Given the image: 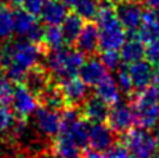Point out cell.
<instances>
[{"label":"cell","mask_w":159,"mask_h":158,"mask_svg":"<svg viewBox=\"0 0 159 158\" xmlns=\"http://www.w3.org/2000/svg\"><path fill=\"white\" fill-rule=\"evenodd\" d=\"M152 158H154V157H152Z\"/></svg>","instance_id":"cell-44"},{"label":"cell","mask_w":159,"mask_h":158,"mask_svg":"<svg viewBox=\"0 0 159 158\" xmlns=\"http://www.w3.org/2000/svg\"><path fill=\"white\" fill-rule=\"evenodd\" d=\"M3 50V69L8 66H15L28 71L30 67L38 63L39 57L46 55V50L42 45L30 41H20V40H7L2 48Z\"/></svg>","instance_id":"cell-2"},{"label":"cell","mask_w":159,"mask_h":158,"mask_svg":"<svg viewBox=\"0 0 159 158\" xmlns=\"http://www.w3.org/2000/svg\"><path fill=\"white\" fill-rule=\"evenodd\" d=\"M108 75V70L101 63V61L91 57L88 61H84L83 66L79 70V78L87 84V86L95 87L101 79Z\"/></svg>","instance_id":"cell-16"},{"label":"cell","mask_w":159,"mask_h":158,"mask_svg":"<svg viewBox=\"0 0 159 158\" xmlns=\"http://www.w3.org/2000/svg\"><path fill=\"white\" fill-rule=\"evenodd\" d=\"M59 88L67 107H80L88 98V86L80 78L72 77L59 81Z\"/></svg>","instance_id":"cell-8"},{"label":"cell","mask_w":159,"mask_h":158,"mask_svg":"<svg viewBox=\"0 0 159 158\" xmlns=\"http://www.w3.org/2000/svg\"><path fill=\"white\" fill-rule=\"evenodd\" d=\"M158 90L159 88L151 84L143 90L135 91L130 96L135 125L138 128H154L159 123V104L157 101Z\"/></svg>","instance_id":"cell-3"},{"label":"cell","mask_w":159,"mask_h":158,"mask_svg":"<svg viewBox=\"0 0 159 158\" xmlns=\"http://www.w3.org/2000/svg\"><path fill=\"white\" fill-rule=\"evenodd\" d=\"M152 70H154V67L146 59L145 61L141 59L130 63L129 74H130V78H132L134 91H139V90H143L147 86H150Z\"/></svg>","instance_id":"cell-17"},{"label":"cell","mask_w":159,"mask_h":158,"mask_svg":"<svg viewBox=\"0 0 159 158\" xmlns=\"http://www.w3.org/2000/svg\"><path fill=\"white\" fill-rule=\"evenodd\" d=\"M135 37H138L143 44L159 40V20L143 21L135 33Z\"/></svg>","instance_id":"cell-28"},{"label":"cell","mask_w":159,"mask_h":158,"mask_svg":"<svg viewBox=\"0 0 159 158\" xmlns=\"http://www.w3.org/2000/svg\"><path fill=\"white\" fill-rule=\"evenodd\" d=\"M61 25H62L61 30H62V35H63L65 45L71 46V45L76 42L79 35H80L83 25H84V20L75 12H71L66 16V19L63 20V22Z\"/></svg>","instance_id":"cell-22"},{"label":"cell","mask_w":159,"mask_h":158,"mask_svg":"<svg viewBox=\"0 0 159 158\" xmlns=\"http://www.w3.org/2000/svg\"><path fill=\"white\" fill-rule=\"evenodd\" d=\"M15 117L16 115L8 107L0 105V136L11 131V128H12L15 123Z\"/></svg>","instance_id":"cell-32"},{"label":"cell","mask_w":159,"mask_h":158,"mask_svg":"<svg viewBox=\"0 0 159 158\" xmlns=\"http://www.w3.org/2000/svg\"><path fill=\"white\" fill-rule=\"evenodd\" d=\"M82 116L89 124H101L105 123L109 115V105L104 103L98 96H91L84 100V103L79 107Z\"/></svg>","instance_id":"cell-14"},{"label":"cell","mask_w":159,"mask_h":158,"mask_svg":"<svg viewBox=\"0 0 159 158\" xmlns=\"http://www.w3.org/2000/svg\"><path fill=\"white\" fill-rule=\"evenodd\" d=\"M116 83L124 95L130 98L134 94V87H133L132 78H130V74H129V69H126L125 66H120L116 70Z\"/></svg>","instance_id":"cell-29"},{"label":"cell","mask_w":159,"mask_h":158,"mask_svg":"<svg viewBox=\"0 0 159 158\" xmlns=\"http://www.w3.org/2000/svg\"><path fill=\"white\" fill-rule=\"evenodd\" d=\"M115 144V132L108 127V124H93L89 128V146L104 153Z\"/></svg>","instance_id":"cell-15"},{"label":"cell","mask_w":159,"mask_h":158,"mask_svg":"<svg viewBox=\"0 0 159 158\" xmlns=\"http://www.w3.org/2000/svg\"><path fill=\"white\" fill-rule=\"evenodd\" d=\"M5 7V0H0V8Z\"/></svg>","instance_id":"cell-42"},{"label":"cell","mask_w":159,"mask_h":158,"mask_svg":"<svg viewBox=\"0 0 159 158\" xmlns=\"http://www.w3.org/2000/svg\"><path fill=\"white\" fill-rule=\"evenodd\" d=\"M95 95L99 99L103 100L104 103H107L108 105L113 107L117 103H120L121 91L116 83V79L108 74L95 86Z\"/></svg>","instance_id":"cell-18"},{"label":"cell","mask_w":159,"mask_h":158,"mask_svg":"<svg viewBox=\"0 0 159 158\" xmlns=\"http://www.w3.org/2000/svg\"><path fill=\"white\" fill-rule=\"evenodd\" d=\"M43 4H45V0H22L21 7H22V9H25L26 12H29L37 17V16L41 13Z\"/></svg>","instance_id":"cell-35"},{"label":"cell","mask_w":159,"mask_h":158,"mask_svg":"<svg viewBox=\"0 0 159 158\" xmlns=\"http://www.w3.org/2000/svg\"><path fill=\"white\" fill-rule=\"evenodd\" d=\"M104 2L107 3H109L112 5H120V4H124V3H128V2H132V0H104Z\"/></svg>","instance_id":"cell-40"},{"label":"cell","mask_w":159,"mask_h":158,"mask_svg":"<svg viewBox=\"0 0 159 158\" xmlns=\"http://www.w3.org/2000/svg\"><path fill=\"white\" fill-rule=\"evenodd\" d=\"M15 33L13 12L8 7L0 8V41L11 40Z\"/></svg>","instance_id":"cell-27"},{"label":"cell","mask_w":159,"mask_h":158,"mask_svg":"<svg viewBox=\"0 0 159 158\" xmlns=\"http://www.w3.org/2000/svg\"><path fill=\"white\" fill-rule=\"evenodd\" d=\"M89 123L83 116L69 124H63L61 133L71 138L82 150L89 146Z\"/></svg>","instance_id":"cell-13"},{"label":"cell","mask_w":159,"mask_h":158,"mask_svg":"<svg viewBox=\"0 0 159 158\" xmlns=\"http://www.w3.org/2000/svg\"><path fill=\"white\" fill-rule=\"evenodd\" d=\"M46 67L54 78L58 81L76 77L84 63V55L78 49L70 46L46 53Z\"/></svg>","instance_id":"cell-4"},{"label":"cell","mask_w":159,"mask_h":158,"mask_svg":"<svg viewBox=\"0 0 159 158\" xmlns=\"http://www.w3.org/2000/svg\"><path fill=\"white\" fill-rule=\"evenodd\" d=\"M96 24L99 28V48L101 52L121 49L128 33L117 19L115 5L101 2L96 15Z\"/></svg>","instance_id":"cell-1"},{"label":"cell","mask_w":159,"mask_h":158,"mask_svg":"<svg viewBox=\"0 0 159 158\" xmlns=\"http://www.w3.org/2000/svg\"><path fill=\"white\" fill-rule=\"evenodd\" d=\"M116 15L118 21L121 22L124 29L132 37L139 29L142 24V16H143V5L141 3L132 0V2L120 4L116 7Z\"/></svg>","instance_id":"cell-6"},{"label":"cell","mask_w":159,"mask_h":158,"mask_svg":"<svg viewBox=\"0 0 159 158\" xmlns=\"http://www.w3.org/2000/svg\"><path fill=\"white\" fill-rule=\"evenodd\" d=\"M53 82V75L50 74L46 66L37 63L26 71L22 83L25 87L37 98L42 91H45Z\"/></svg>","instance_id":"cell-11"},{"label":"cell","mask_w":159,"mask_h":158,"mask_svg":"<svg viewBox=\"0 0 159 158\" xmlns=\"http://www.w3.org/2000/svg\"><path fill=\"white\" fill-rule=\"evenodd\" d=\"M107 123H108V127L115 133L124 134L129 132L135 125L134 112L132 109V107L122 103H117L116 105H113V108L109 109Z\"/></svg>","instance_id":"cell-7"},{"label":"cell","mask_w":159,"mask_h":158,"mask_svg":"<svg viewBox=\"0 0 159 158\" xmlns=\"http://www.w3.org/2000/svg\"><path fill=\"white\" fill-rule=\"evenodd\" d=\"M15 94V86L7 78V75L0 74V105H12Z\"/></svg>","instance_id":"cell-30"},{"label":"cell","mask_w":159,"mask_h":158,"mask_svg":"<svg viewBox=\"0 0 159 158\" xmlns=\"http://www.w3.org/2000/svg\"><path fill=\"white\" fill-rule=\"evenodd\" d=\"M101 0H78L74 5V12L79 15L84 21H92L96 19Z\"/></svg>","instance_id":"cell-26"},{"label":"cell","mask_w":159,"mask_h":158,"mask_svg":"<svg viewBox=\"0 0 159 158\" xmlns=\"http://www.w3.org/2000/svg\"><path fill=\"white\" fill-rule=\"evenodd\" d=\"M82 158H104L103 153L95 150V149H84L83 153H82Z\"/></svg>","instance_id":"cell-37"},{"label":"cell","mask_w":159,"mask_h":158,"mask_svg":"<svg viewBox=\"0 0 159 158\" xmlns=\"http://www.w3.org/2000/svg\"><path fill=\"white\" fill-rule=\"evenodd\" d=\"M122 142L128 146L132 158H152L158 150V144L152 133L143 128H132L122 134Z\"/></svg>","instance_id":"cell-5"},{"label":"cell","mask_w":159,"mask_h":158,"mask_svg":"<svg viewBox=\"0 0 159 158\" xmlns=\"http://www.w3.org/2000/svg\"><path fill=\"white\" fill-rule=\"evenodd\" d=\"M157 101H158V104H159V90H158V96H157Z\"/></svg>","instance_id":"cell-43"},{"label":"cell","mask_w":159,"mask_h":158,"mask_svg":"<svg viewBox=\"0 0 159 158\" xmlns=\"http://www.w3.org/2000/svg\"><path fill=\"white\" fill-rule=\"evenodd\" d=\"M142 5L152 12L154 17L159 20V0H142Z\"/></svg>","instance_id":"cell-36"},{"label":"cell","mask_w":159,"mask_h":158,"mask_svg":"<svg viewBox=\"0 0 159 158\" xmlns=\"http://www.w3.org/2000/svg\"><path fill=\"white\" fill-rule=\"evenodd\" d=\"M36 127L39 132L48 137H57L62 129V118L57 111H52L46 107L38 105L34 112Z\"/></svg>","instance_id":"cell-9"},{"label":"cell","mask_w":159,"mask_h":158,"mask_svg":"<svg viewBox=\"0 0 159 158\" xmlns=\"http://www.w3.org/2000/svg\"><path fill=\"white\" fill-rule=\"evenodd\" d=\"M145 58L152 66L159 65V40L146 44L145 46Z\"/></svg>","instance_id":"cell-34"},{"label":"cell","mask_w":159,"mask_h":158,"mask_svg":"<svg viewBox=\"0 0 159 158\" xmlns=\"http://www.w3.org/2000/svg\"><path fill=\"white\" fill-rule=\"evenodd\" d=\"M67 15V7L61 0H45L43 8L39 13L42 22L46 25H61Z\"/></svg>","instance_id":"cell-19"},{"label":"cell","mask_w":159,"mask_h":158,"mask_svg":"<svg viewBox=\"0 0 159 158\" xmlns=\"http://www.w3.org/2000/svg\"><path fill=\"white\" fill-rule=\"evenodd\" d=\"M151 84L159 88V65L152 70V75H151Z\"/></svg>","instance_id":"cell-38"},{"label":"cell","mask_w":159,"mask_h":158,"mask_svg":"<svg viewBox=\"0 0 159 158\" xmlns=\"http://www.w3.org/2000/svg\"><path fill=\"white\" fill-rule=\"evenodd\" d=\"M41 45L46 52H53L65 46V40L59 25H48L45 28Z\"/></svg>","instance_id":"cell-25"},{"label":"cell","mask_w":159,"mask_h":158,"mask_svg":"<svg viewBox=\"0 0 159 158\" xmlns=\"http://www.w3.org/2000/svg\"><path fill=\"white\" fill-rule=\"evenodd\" d=\"M121 61L125 63H133V62L141 61L145 57V45L138 37H130L125 41L120 50Z\"/></svg>","instance_id":"cell-23"},{"label":"cell","mask_w":159,"mask_h":158,"mask_svg":"<svg viewBox=\"0 0 159 158\" xmlns=\"http://www.w3.org/2000/svg\"><path fill=\"white\" fill-rule=\"evenodd\" d=\"M76 49L80 52L84 57H93L98 53L99 48V28L96 22L87 21L84 22L83 29L76 40Z\"/></svg>","instance_id":"cell-12"},{"label":"cell","mask_w":159,"mask_h":158,"mask_svg":"<svg viewBox=\"0 0 159 158\" xmlns=\"http://www.w3.org/2000/svg\"><path fill=\"white\" fill-rule=\"evenodd\" d=\"M99 59L105 66V69L111 71H116L121 66V55L117 50H103Z\"/></svg>","instance_id":"cell-31"},{"label":"cell","mask_w":159,"mask_h":158,"mask_svg":"<svg viewBox=\"0 0 159 158\" xmlns=\"http://www.w3.org/2000/svg\"><path fill=\"white\" fill-rule=\"evenodd\" d=\"M152 136H154L155 141H157V144L159 145V123L157 124V125L152 128Z\"/></svg>","instance_id":"cell-39"},{"label":"cell","mask_w":159,"mask_h":158,"mask_svg":"<svg viewBox=\"0 0 159 158\" xmlns=\"http://www.w3.org/2000/svg\"><path fill=\"white\" fill-rule=\"evenodd\" d=\"M13 19H15V33L19 37H26L29 35V32L33 29V26L38 22L36 16L26 12L22 8H16V11L13 12Z\"/></svg>","instance_id":"cell-24"},{"label":"cell","mask_w":159,"mask_h":158,"mask_svg":"<svg viewBox=\"0 0 159 158\" xmlns=\"http://www.w3.org/2000/svg\"><path fill=\"white\" fill-rule=\"evenodd\" d=\"M104 158H132V153L124 142H115L103 153Z\"/></svg>","instance_id":"cell-33"},{"label":"cell","mask_w":159,"mask_h":158,"mask_svg":"<svg viewBox=\"0 0 159 158\" xmlns=\"http://www.w3.org/2000/svg\"><path fill=\"white\" fill-rule=\"evenodd\" d=\"M37 100H38V104L42 105V107H46V108L52 109V111H63L66 108V101H65V98L62 95V91L59 88V84L58 83H53L42 91L41 94L37 96Z\"/></svg>","instance_id":"cell-21"},{"label":"cell","mask_w":159,"mask_h":158,"mask_svg":"<svg viewBox=\"0 0 159 158\" xmlns=\"http://www.w3.org/2000/svg\"><path fill=\"white\" fill-rule=\"evenodd\" d=\"M3 69V50L0 48V70Z\"/></svg>","instance_id":"cell-41"},{"label":"cell","mask_w":159,"mask_h":158,"mask_svg":"<svg viewBox=\"0 0 159 158\" xmlns=\"http://www.w3.org/2000/svg\"><path fill=\"white\" fill-rule=\"evenodd\" d=\"M50 150H52V156L55 158H82L83 153V150L71 138L62 133L55 137Z\"/></svg>","instance_id":"cell-20"},{"label":"cell","mask_w":159,"mask_h":158,"mask_svg":"<svg viewBox=\"0 0 159 158\" xmlns=\"http://www.w3.org/2000/svg\"><path fill=\"white\" fill-rule=\"evenodd\" d=\"M38 100L29 90L25 87L24 83H16L15 84V94L12 107L15 109L16 116L21 117H29L34 115L36 109L38 108Z\"/></svg>","instance_id":"cell-10"}]
</instances>
